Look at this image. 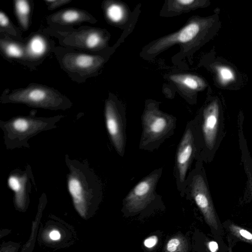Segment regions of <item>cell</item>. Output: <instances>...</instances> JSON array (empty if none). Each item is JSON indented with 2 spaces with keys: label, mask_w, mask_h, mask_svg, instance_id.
<instances>
[{
  "label": "cell",
  "mask_w": 252,
  "mask_h": 252,
  "mask_svg": "<svg viewBox=\"0 0 252 252\" xmlns=\"http://www.w3.org/2000/svg\"><path fill=\"white\" fill-rule=\"evenodd\" d=\"M197 151L193 121L191 120L186 124L175 155V183L181 196L185 194L187 175L193 159H195Z\"/></svg>",
  "instance_id": "3"
},
{
  "label": "cell",
  "mask_w": 252,
  "mask_h": 252,
  "mask_svg": "<svg viewBox=\"0 0 252 252\" xmlns=\"http://www.w3.org/2000/svg\"><path fill=\"white\" fill-rule=\"evenodd\" d=\"M90 16L82 10L69 9L55 14L52 17V20L57 23L71 24L90 21L91 18Z\"/></svg>",
  "instance_id": "11"
},
{
  "label": "cell",
  "mask_w": 252,
  "mask_h": 252,
  "mask_svg": "<svg viewBox=\"0 0 252 252\" xmlns=\"http://www.w3.org/2000/svg\"><path fill=\"white\" fill-rule=\"evenodd\" d=\"M39 121H34L25 118H18L13 120L11 123L12 132H15L21 135L34 132L32 127L41 125Z\"/></svg>",
  "instance_id": "13"
},
{
  "label": "cell",
  "mask_w": 252,
  "mask_h": 252,
  "mask_svg": "<svg viewBox=\"0 0 252 252\" xmlns=\"http://www.w3.org/2000/svg\"><path fill=\"white\" fill-rule=\"evenodd\" d=\"M105 118L107 130L112 144L118 154L123 157L125 154L126 140L125 109L116 100L108 99L105 105Z\"/></svg>",
  "instance_id": "6"
},
{
  "label": "cell",
  "mask_w": 252,
  "mask_h": 252,
  "mask_svg": "<svg viewBox=\"0 0 252 252\" xmlns=\"http://www.w3.org/2000/svg\"><path fill=\"white\" fill-rule=\"evenodd\" d=\"M232 228L233 231L237 233L238 235L252 243V234L249 231L236 226H233Z\"/></svg>",
  "instance_id": "21"
},
{
  "label": "cell",
  "mask_w": 252,
  "mask_h": 252,
  "mask_svg": "<svg viewBox=\"0 0 252 252\" xmlns=\"http://www.w3.org/2000/svg\"><path fill=\"white\" fill-rule=\"evenodd\" d=\"M189 245L186 238L179 234L171 237L166 243L164 252H188Z\"/></svg>",
  "instance_id": "14"
},
{
  "label": "cell",
  "mask_w": 252,
  "mask_h": 252,
  "mask_svg": "<svg viewBox=\"0 0 252 252\" xmlns=\"http://www.w3.org/2000/svg\"><path fill=\"white\" fill-rule=\"evenodd\" d=\"M250 189H251V191L252 193V184H251L250 186Z\"/></svg>",
  "instance_id": "27"
},
{
  "label": "cell",
  "mask_w": 252,
  "mask_h": 252,
  "mask_svg": "<svg viewBox=\"0 0 252 252\" xmlns=\"http://www.w3.org/2000/svg\"><path fill=\"white\" fill-rule=\"evenodd\" d=\"M104 42L102 33L98 31L89 30L75 35L76 44L90 49L101 47Z\"/></svg>",
  "instance_id": "10"
},
{
  "label": "cell",
  "mask_w": 252,
  "mask_h": 252,
  "mask_svg": "<svg viewBox=\"0 0 252 252\" xmlns=\"http://www.w3.org/2000/svg\"><path fill=\"white\" fill-rule=\"evenodd\" d=\"M158 241V238L157 236L153 235L148 237L144 242V245L148 248H151L154 247Z\"/></svg>",
  "instance_id": "24"
},
{
  "label": "cell",
  "mask_w": 252,
  "mask_h": 252,
  "mask_svg": "<svg viewBox=\"0 0 252 252\" xmlns=\"http://www.w3.org/2000/svg\"><path fill=\"white\" fill-rule=\"evenodd\" d=\"M106 14L111 22L117 23L124 19L125 11L123 6L120 4L112 3L107 6Z\"/></svg>",
  "instance_id": "17"
},
{
  "label": "cell",
  "mask_w": 252,
  "mask_h": 252,
  "mask_svg": "<svg viewBox=\"0 0 252 252\" xmlns=\"http://www.w3.org/2000/svg\"><path fill=\"white\" fill-rule=\"evenodd\" d=\"M46 50V44L44 39L38 35L32 37L28 45L29 53L34 57L42 55Z\"/></svg>",
  "instance_id": "16"
},
{
  "label": "cell",
  "mask_w": 252,
  "mask_h": 252,
  "mask_svg": "<svg viewBox=\"0 0 252 252\" xmlns=\"http://www.w3.org/2000/svg\"><path fill=\"white\" fill-rule=\"evenodd\" d=\"M185 194L189 195L202 212L207 223L217 229L218 225L211 197L203 161L196 160L187 175Z\"/></svg>",
  "instance_id": "2"
},
{
  "label": "cell",
  "mask_w": 252,
  "mask_h": 252,
  "mask_svg": "<svg viewBox=\"0 0 252 252\" xmlns=\"http://www.w3.org/2000/svg\"><path fill=\"white\" fill-rule=\"evenodd\" d=\"M49 4V7L50 9L56 8L63 4L67 3L70 1V0H47L45 1Z\"/></svg>",
  "instance_id": "22"
},
{
  "label": "cell",
  "mask_w": 252,
  "mask_h": 252,
  "mask_svg": "<svg viewBox=\"0 0 252 252\" xmlns=\"http://www.w3.org/2000/svg\"><path fill=\"white\" fill-rule=\"evenodd\" d=\"M63 96L52 88L34 85L13 92L8 96L12 102L46 108H56L63 102Z\"/></svg>",
  "instance_id": "7"
},
{
  "label": "cell",
  "mask_w": 252,
  "mask_h": 252,
  "mask_svg": "<svg viewBox=\"0 0 252 252\" xmlns=\"http://www.w3.org/2000/svg\"><path fill=\"white\" fill-rule=\"evenodd\" d=\"M170 79L181 88L189 91H199L205 86L204 81L196 75L189 74H175Z\"/></svg>",
  "instance_id": "12"
},
{
  "label": "cell",
  "mask_w": 252,
  "mask_h": 252,
  "mask_svg": "<svg viewBox=\"0 0 252 252\" xmlns=\"http://www.w3.org/2000/svg\"><path fill=\"white\" fill-rule=\"evenodd\" d=\"M177 119L160 110L159 103L148 101L141 116L142 130L139 143L141 150L153 152L175 133Z\"/></svg>",
  "instance_id": "1"
},
{
  "label": "cell",
  "mask_w": 252,
  "mask_h": 252,
  "mask_svg": "<svg viewBox=\"0 0 252 252\" xmlns=\"http://www.w3.org/2000/svg\"><path fill=\"white\" fill-rule=\"evenodd\" d=\"M50 237L52 240H57L60 238L61 235L58 231L55 230L50 233Z\"/></svg>",
  "instance_id": "26"
},
{
  "label": "cell",
  "mask_w": 252,
  "mask_h": 252,
  "mask_svg": "<svg viewBox=\"0 0 252 252\" xmlns=\"http://www.w3.org/2000/svg\"><path fill=\"white\" fill-rule=\"evenodd\" d=\"M1 48L8 57L19 58L23 55V51L18 44L5 41H0Z\"/></svg>",
  "instance_id": "18"
},
{
  "label": "cell",
  "mask_w": 252,
  "mask_h": 252,
  "mask_svg": "<svg viewBox=\"0 0 252 252\" xmlns=\"http://www.w3.org/2000/svg\"><path fill=\"white\" fill-rule=\"evenodd\" d=\"M0 25L1 28L5 29H8L11 27L8 18L1 11L0 12Z\"/></svg>",
  "instance_id": "23"
},
{
  "label": "cell",
  "mask_w": 252,
  "mask_h": 252,
  "mask_svg": "<svg viewBox=\"0 0 252 252\" xmlns=\"http://www.w3.org/2000/svg\"><path fill=\"white\" fill-rule=\"evenodd\" d=\"M162 172V167L155 169L138 182L124 198L123 210L137 213L155 201L159 197L156 189Z\"/></svg>",
  "instance_id": "4"
},
{
  "label": "cell",
  "mask_w": 252,
  "mask_h": 252,
  "mask_svg": "<svg viewBox=\"0 0 252 252\" xmlns=\"http://www.w3.org/2000/svg\"><path fill=\"white\" fill-rule=\"evenodd\" d=\"M219 78L221 83H227L234 79V75L232 70L225 66H221L218 68Z\"/></svg>",
  "instance_id": "19"
},
{
  "label": "cell",
  "mask_w": 252,
  "mask_h": 252,
  "mask_svg": "<svg viewBox=\"0 0 252 252\" xmlns=\"http://www.w3.org/2000/svg\"><path fill=\"white\" fill-rule=\"evenodd\" d=\"M103 63V60L100 56L81 53H68L63 59V64L66 69L80 73H91L99 68Z\"/></svg>",
  "instance_id": "8"
},
{
  "label": "cell",
  "mask_w": 252,
  "mask_h": 252,
  "mask_svg": "<svg viewBox=\"0 0 252 252\" xmlns=\"http://www.w3.org/2000/svg\"><path fill=\"white\" fill-rule=\"evenodd\" d=\"M25 180L15 176H11L8 180L9 187L15 192H21L24 190Z\"/></svg>",
  "instance_id": "20"
},
{
  "label": "cell",
  "mask_w": 252,
  "mask_h": 252,
  "mask_svg": "<svg viewBox=\"0 0 252 252\" xmlns=\"http://www.w3.org/2000/svg\"><path fill=\"white\" fill-rule=\"evenodd\" d=\"M208 247L211 252H217L218 250V245L215 241L209 242L208 244Z\"/></svg>",
  "instance_id": "25"
},
{
  "label": "cell",
  "mask_w": 252,
  "mask_h": 252,
  "mask_svg": "<svg viewBox=\"0 0 252 252\" xmlns=\"http://www.w3.org/2000/svg\"><path fill=\"white\" fill-rule=\"evenodd\" d=\"M15 7L19 21L24 29H27L29 25V17L30 12V6L28 1L18 0L15 1Z\"/></svg>",
  "instance_id": "15"
},
{
  "label": "cell",
  "mask_w": 252,
  "mask_h": 252,
  "mask_svg": "<svg viewBox=\"0 0 252 252\" xmlns=\"http://www.w3.org/2000/svg\"><path fill=\"white\" fill-rule=\"evenodd\" d=\"M203 4V1L196 0H169L166 1L161 11L164 16H173L188 12Z\"/></svg>",
  "instance_id": "9"
},
{
  "label": "cell",
  "mask_w": 252,
  "mask_h": 252,
  "mask_svg": "<svg viewBox=\"0 0 252 252\" xmlns=\"http://www.w3.org/2000/svg\"><path fill=\"white\" fill-rule=\"evenodd\" d=\"M202 30L200 20L192 19L179 31L160 37L144 48V55L153 57L175 44H180L187 52L197 39Z\"/></svg>",
  "instance_id": "5"
}]
</instances>
